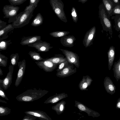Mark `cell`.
<instances>
[{
	"label": "cell",
	"instance_id": "1",
	"mask_svg": "<svg viewBox=\"0 0 120 120\" xmlns=\"http://www.w3.org/2000/svg\"><path fill=\"white\" fill-rule=\"evenodd\" d=\"M49 92L48 90L40 88H30L17 96L16 98L20 101L32 102L41 98Z\"/></svg>",
	"mask_w": 120,
	"mask_h": 120
},
{
	"label": "cell",
	"instance_id": "2",
	"mask_svg": "<svg viewBox=\"0 0 120 120\" xmlns=\"http://www.w3.org/2000/svg\"><path fill=\"white\" fill-rule=\"evenodd\" d=\"M34 11H24L16 15V20L12 24L15 28H21L28 24L33 16Z\"/></svg>",
	"mask_w": 120,
	"mask_h": 120
},
{
	"label": "cell",
	"instance_id": "3",
	"mask_svg": "<svg viewBox=\"0 0 120 120\" xmlns=\"http://www.w3.org/2000/svg\"><path fill=\"white\" fill-rule=\"evenodd\" d=\"M49 2L54 12L57 17L62 21L67 22L64 10V4L61 0H50Z\"/></svg>",
	"mask_w": 120,
	"mask_h": 120
},
{
	"label": "cell",
	"instance_id": "4",
	"mask_svg": "<svg viewBox=\"0 0 120 120\" xmlns=\"http://www.w3.org/2000/svg\"><path fill=\"white\" fill-rule=\"evenodd\" d=\"M18 6L11 5H6L4 6L3 9V12L4 16V18L9 19L8 23L12 22L14 18L17 15L19 9Z\"/></svg>",
	"mask_w": 120,
	"mask_h": 120
},
{
	"label": "cell",
	"instance_id": "5",
	"mask_svg": "<svg viewBox=\"0 0 120 120\" xmlns=\"http://www.w3.org/2000/svg\"><path fill=\"white\" fill-rule=\"evenodd\" d=\"M99 15L101 23L107 28L109 29L111 28L112 25L109 17L103 3L99 5Z\"/></svg>",
	"mask_w": 120,
	"mask_h": 120
},
{
	"label": "cell",
	"instance_id": "6",
	"mask_svg": "<svg viewBox=\"0 0 120 120\" xmlns=\"http://www.w3.org/2000/svg\"><path fill=\"white\" fill-rule=\"evenodd\" d=\"M59 49L64 55L69 63L73 64L76 67L79 68L80 66L79 57L77 54L67 49L60 48Z\"/></svg>",
	"mask_w": 120,
	"mask_h": 120
},
{
	"label": "cell",
	"instance_id": "7",
	"mask_svg": "<svg viewBox=\"0 0 120 120\" xmlns=\"http://www.w3.org/2000/svg\"><path fill=\"white\" fill-rule=\"evenodd\" d=\"M35 62L39 68L47 72L53 71L59 65L45 59L40 61H36Z\"/></svg>",
	"mask_w": 120,
	"mask_h": 120
},
{
	"label": "cell",
	"instance_id": "8",
	"mask_svg": "<svg viewBox=\"0 0 120 120\" xmlns=\"http://www.w3.org/2000/svg\"><path fill=\"white\" fill-rule=\"evenodd\" d=\"M27 45L29 47L35 48L37 50V51L40 52H47L53 47L50 46L49 43L43 41L41 40L37 41Z\"/></svg>",
	"mask_w": 120,
	"mask_h": 120
},
{
	"label": "cell",
	"instance_id": "9",
	"mask_svg": "<svg viewBox=\"0 0 120 120\" xmlns=\"http://www.w3.org/2000/svg\"><path fill=\"white\" fill-rule=\"evenodd\" d=\"M9 71L6 77L3 79H0V86L5 90L10 87L12 82L14 67L10 64L8 67Z\"/></svg>",
	"mask_w": 120,
	"mask_h": 120
},
{
	"label": "cell",
	"instance_id": "10",
	"mask_svg": "<svg viewBox=\"0 0 120 120\" xmlns=\"http://www.w3.org/2000/svg\"><path fill=\"white\" fill-rule=\"evenodd\" d=\"M96 32V28L95 26H94L86 33L83 41V44L86 48L92 45L95 36Z\"/></svg>",
	"mask_w": 120,
	"mask_h": 120
},
{
	"label": "cell",
	"instance_id": "11",
	"mask_svg": "<svg viewBox=\"0 0 120 120\" xmlns=\"http://www.w3.org/2000/svg\"><path fill=\"white\" fill-rule=\"evenodd\" d=\"M75 106L79 109L80 112H84L86 113L89 116H91L94 118L98 117L100 116L99 113L88 108L80 102L75 101Z\"/></svg>",
	"mask_w": 120,
	"mask_h": 120
},
{
	"label": "cell",
	"instance_id": "12",
	"mask_svg": "<svg viewBox=\"0 0 120 120\" xmlns=\"http://www.w3.org/2000/svg\"><path fill=\"white\" fill-rule=\"evenodd\" d=\"M18 63L19 70L15 84V86L16 87L19 86L22 79L26 66V60L25 59L18 62Z\"/></svg>",
	"mask_w": 120,
	"mask_h": 120
},
{
	"label": "cell",
	"instance_id": "13",
	"mask_svg": "<svg viewBox=\"0 0 120 120\" xmlns=\"http://www.w3.org/2000/svg\"><path fill=\"white\" fill-rule=\"evenodd\" d=\"M74 65L69 63L68 65L62 70L57 72L56 76L60 78H64L75 73L76 72V68L74 67Z\"/></svg>",
	"mask_w": 120,
	"mask_h": 120
},
{
	"label": "cell",
	"instance_id": "14",
	"mask_svg": "<svg viewBox=\"0 0 120 120\" xmlns=\"http://www.w3.org/2000/svg\"><path fill=\"white\" fill-rule=\"evenodd\" d=\"M104 85L107 93L111 95H112L115 93L116 86L110 77L106 76L105 78Z\"/></svg>",
	"mask_w": 120,
	"mask_h": 120
},
{
	"label": "cell",
	"instance_id": "15",
	"mask_svg": "<svg viewBox=\"0 0 120 120\" xmlns=\"http://www.w3.org/2000/svg\"><path fill=\"white\" fill-rule=\"evenodd\" d=\"M26 115L34 116L41 120H52L51 118L45 112L40 110H31L25 111Z\"/></svg>",
	"mask_w": 120,
	"mask_h": 120
},
{
	"label": "cell",
	"instance_id": "16",
	"mask_svg": "<svg viewBox=\"0 0 120 120\" xmlns=\"http://www.w3.org/2000/svg\"><path fill=\"white\" fill-rule=\"evenodd\" d=\"M68 97V94L65 93H56L55 95L48 98L44 102L45 104H53Z\"/></svg>",
	"mask_w": 120,
	"mask_h": 120
},
{
	"label": "cell",
	"instance_id": "17",
	"mask_svg": "<svg viewBox=\"0 0 120 120\" xmlns=\"http://www.w3.org/2000/svg\"><path fill=\"white\" fill-rule=\"evenodd\" d=\"M93 81L92 78L89 76H83L78 85L79 89L82 91L88 90V87L91 85Z\"/></svg>",
	"mask_w": 120,
	"mask_h": 120
},
{
	"label": "cell",
	"instance_id": "18",
	"mask_svg": "<svg viewBox=\"0 0 120 120\" xmlns=\"http://www.w3.org/2000/svg\"><path fill=\"white\" fill-rule=\"evenodd\" d=\"M76 39L73 35L65 36L61 37L60 43L64 47H71L74 46V43Z\"/></svg>",
	"mask_w": 120,
	"mask_h": 120
},
{
	"label": "cell",
	"instance_id": "19",
	"mask_svg": "<svg viewBox=\"0 0 120 120\" xmlns=\"http://www.w3.org/2000/svg\"><path fill=\"white\" fill-rule=\"evenodd\" d=\"M41 39V36L38 35L24 37L22 38L20 44L22 45H27Z\"/></svg>",
	"mask_w": 120,
	"mask_h": 120
},
{
	"label": "cell",
	"instance_id": "20",
	"mask_svg": "<svg viewBox=\"0 0 120 120\" xmlns=\"http://www.w3.org/2000/svg\"><path fill=\"white\" fill-rule=\"evenodd\" d=\"M14 28L12 24H10L6 25L3 28L0 30V40L7 38L8 37L7 35L8 33Z\"/></svg>",
	"mask_w": 120,
	"mask_h": 120
},
{
	"label": "cell",
	"instance_id": "21",
	"mask_svg": "<svg viewBox=\"0 0 120 120\" xmlns=\"http://www.w3.org/2000/svg\"><path fill=\"white\" fill-rule=\"evenodd\" d=\"M66 103L65 101L62 100L52 106V109L55 111L57 115H60L64 111Z\"/></svg>",
	"mask_w": 120,
	"mask_h": 120
},
{
	"label": "cell",
	"instance_id": "22",
	"mask_svg": "<svg viewBox=\"0 0 120 120\" xmlns=\"http://www.w3.org/2000/svg\"><path fill=\"white\" fill-rule=\"evenodd\" d=\"M115 48L112 46L110 47L108 52V66L109 69L111 70L113 64L115 56Z\"/></svg>",
	"mask_w": 120,
	"mask_h": 120
},
{
	"label": "cell",
	"instance_id": "23",
	"mask_svg": "<svg viewBox=\"0 0 120 120\" xmlns=\"http://www.w3.org/2000/svg\"><path fill=\"white\" fill-rule=\"evenodd\" d=\"M103 4L109 16L112 15V11L114 8L112 0H102Z\"/></svg>",
	"mask_w": 120,
	"mask_h": 120
},
{
	"label": "cell",
	"instance_id": "24",
	"mask_svg": "<svg viewBox=\"0 0 120 120\" xmlns=\"http://www.w3.org/2000/svg\"><path fill=\"white\" fill-rule=\"evenodd\" d=\"M45 59L58 64L67 60L66 57H64L63 55L60 54H55L53 56Z\"/></svg>",
	"mask_w": 120,
	"mask_h": 120
},
{
	"label": "cell",
	"instance_id": "25",
	"mask_svg": "<svg viewBox=\"0 0 120 120\" xmlns=\"http://www.w3.org/2000/svg\"><path fill=\"white\" fill-rule=\"evenodd\" d=\"M113 70L114 72V76L118 82L120 80V59L117 62L115 63Z\"/></svg>",
	"mask_w": 120,
	"mask_h": 120
},
{
	"label": "cell",
	"instance_id": "26",
	"mask_svg": "<svg viewBox=\"0 0 120 120\" xmlns=\"http://www.w3.org/2000/svg\"><path fill=\"white\" fill-rule=\"evenodd\" d=\"M43 18L42 15L40 13H38L33 19L31 25L33 26H38L43 23Z\"/></svg>",
	"mask_w": 120,
	"mask_h": 120
},
{
	"label": "cell",
	"instance_id": "27",
	"mask_svg": "<svg viewBox=\"0 0 120 120\" xmlns=\"http://www.w3.org/2000/svg\"><path fill=\"white\" fill-rule=\"evenodd\" d=\"M28 54L31 59L34 61H40L45 59L41 56L40 53H38L35 51H30L28 53Z\"/></svg>",
	"mask_w": 120,
	"mask_h": 120
},
{
	"label": "cell",
	"instance_id": "28",
	"mask_svg": "<svg viewBox=\"0 0 120 120\" xmlns=\"http://www.w3.org/2000/svg\"><path fill=\"white\" fill-rule=\"evenodd\" d=\"M70 33L67 31H59L53 32L50 33L49 34L55 38L62 37L66 36Z\"/></svg>",
	"mask_w": 120,
	"mask_h": 120
},
{
	"label": "cell",
	"instance_id": "29",
	"mask_svg": "<svg viewBox=\"0 0 120 120\" xmlns=\"http://www.w3.org/2000/svg\"><path fill=\"white\" fill-rule=\"evenodd\" d=\"M0 51L6 50L8 46L12 43L11 40H0Z\"/></svg>",
	"mask_w": 120,
	"mask_h": 120
},
{
	"label": "cell",
	"instance_id": "30",
	"mask_svg": "<svg viewBox=\"0 0 120 120\" xmlns=\"http://www.w3.org/2000/svg\"><path fill=\"white\" fill-rule=\"evenodd\" d=\"M10 58L11 61L10 64L14 67L18 63L19 58V54L17 53H13L10 55Z\"/></svg>",
	"mask_w": 120,
	"mask_h": 120
},
{
	"label": "cell",
	"instance_id": "31",
	"mask_svg": "<svg viewBox=\"0 0 120 120\" xmlns=\"http://www.w3.org/2000/svg\"><path fill=\"white\" fill-rule=\"evenodd\" d=\"M11 112V109L7 107L0 106V116H6L10 114Z\"/></svg>",
	"mask_w": 120,
	"mask_h": 120
},
{
	"label": "cell",
	"instance_id": "32",
	"mask_svg": "<svg viewBox=\"0 0 120 120\" xmlns=\"http://www.w3.org/2000/svg\"><path fill=\"white\" fill-rule=\"evenodd\" d=\"M8 58L0 53V66L6 67L8 63Z\"/></svg>",
	"mask_w": 120,
	"mask_h": 120
},
{
	"label": "cell",
	"instance_id": "33",
	"mask_svg": "<svg viewBox=\"0 0 120 120\" xmlns=\"http://www.w3.org/2000/svg\"><path fill=\"white\" fill-rule=\"evenodd\" d=\"M71 14L73 21L76 23L78 19V14L76 9L73 7H72L71 9Z\"/></svg>",
	"mask_w": 120,
	"mask_h": 120
},
{
	"label": "cell",
	"instance_id": "34",
	"mask_svg": "<svg viewBox=\"0 0 120 120\" xmlns=\"http://www.w3.org/2000/svg\"><path fill=\"white\" fill-rule=\"evenodd\" d=\"M69 63L67 60L59 64L58 68L56 70L57 72H58L67 66L69 64Z\"/></svg>",
	"mask_w": 120,
	"mask_h": 120
},
{
	"label": "cell",
	"instance_id": "35",
	"mask_svg": "<svg viewBox=\"0 0 120 120\" xmlns=\"http://www.w3.org/2000/svg\"><path fill=\"white\" fill-rule=\"evenodd\" d=\"M10 4L16 6L23 4L26 0H8Z\"/></svg>",
	"mask_w": 120,
	"mask_h": 120
},
{
	"label": "cell",
	"instance_id": "36",
	"mask_svg": "<svg viewBox=\"0 0 120 120\" xmlns=\"http://www.w3.org/2000/svg\"><path fill=\"white\" fill-rule=\"evenodd\" d=\"M112 15H120V5H117L113 8Z\"/></svg>",
	"mask_w": 120,
	"mask_h": 120
},
{
	"label": "cell",
	"instance_id": "37",
	"mask_svg": "<svg viewBox=\"0 0 120 120\" xmlns=\"http://www.w3.org/2000/svg\"><path fill=\"white\" fill-rule=\"evenodd\" d=\"M37 117L30 115H26L25 116L22 120H35Z\"/></svg>",
	"mask_w": 120,
	"mask_h": 120
},
{
	"label": "cell",
	"instance_id": "38",
	"mask_svg": "<svg viewBox=\"0 0 120 120\" xmlns=\"http://www.w3.org/2000/svg\"><path fill=\"white\" fill-rule=\"evenodd\" d=\"M2 87L0 86V96L2 98L8 100L9 99L7 97Z\"/></svg>",
	"mask_w": 120,
	"mask_h": 120
},
{
	"label": "cell",
	"instance_id": "39",
	"mask_svg": "<svg viewBox=\"0 0 120 120\" xmlns=\"http://www.w3.org/2000/svg\"><path fill=\"white\" fill-rule=\"evenodd\" d=\"M115 20L118 27L120 29V15H115Z\"/></svg>",
	"mask_w": 120,
	"mask_h": 120
},
{
	"label": "cell",
	"instance_id": "40",
	"mask_svg": "<svg viewBox=\"0 0 120 120\" xmlns=\"http://www.w3.org/2000/svg\"><path fill=\"white\" fill-rule=\"evenodd\" d=\"M37 6L35 5H30L26 6L24 9V11L33 10L34 11Z\"/></svg>",
	"mask_w": 120,
	"mask_h": 120
},
{
	"label": "cell",
	"instance_id": "41",
	"mask_svg": "<svg viewBox=\"0 0 120 120\" xmlns=\"http://www.w3.org/2000/svg\"><path fill=\"white\" fill-rule=\"evenodd\" d=\"M40 0H29V4L34 5L37 6Z\"/></svg>",
	"mask_w": 120,
	"mask_h": 120
},
{
	"label": "cell",
	"instance_id": "42",
	"mask_svg": "<svg viewBox=\"0 0 120 120\" xmlns=\"http://www.w3.org/2000/svg\"><path fill=\"white\" fill-rule=\"evenodd\" d=\"M6 22L0 20V30L2 29L5 27L6 25Z\"/></svg>",
	"mask_w": 120,
	"mask_h": 120
},
{
	"label": "cell",
	"instance_id": "43",
	"mask_svg": "<svg viewBox=\"0 0 120 120\" xmlns=\"http://www.w3.org/2000/svg\"><path fill=\"white\" fill-rule=\"evenodd\" d=\"M116 107V108L117 109H120V97L117 100Z\"/></svg>",
	"mask_w": 120,
	"mask_h": 120
},
{
	"label": "cell",
	"instance_id": "44",
	"mask_svg": "<svg viewBox=\"0 0 120 120\" xmlns=\"http://www.w3.org/2000/svg\"><path fill=\"white\" fill-rule=\"evenodd\" d=\"M113 1L114 8L117 5H120L119 0H112Z\"/></svg>",
	"mask_w": 120,
	"mask_h": 120
},
{
	"label": "cell",
	"instance_id": "45",
	"mask_svg": "<svg viewBox=\"0 0 120 120\" xmlns=\"http://www.w3.org/2000/svg\"><path fill=\"white\" fill-rule=\"evenodd\" d=\"M87 0H79L78 2H81L82 4H83L87 2Z\"/></svg>",
	"mask_w": 120,
	"mask_h": 120
},
{
	"label": "cell",
	"instance_id": "46",
	"mask_svg": "<svg viewBox=\"0 0 120 120\" xmlns=\"http://www.w3.org/2000/svg\"><path fill=\"white\" fill-rule=\"evenodd\" d=\"M0 102L6 104H8V103L7 101L4 100H2L1 99H0Z\"/></svg>",
	"mask_w": 120,
	"mask_h": 120
},
{
	"label": "cell",
	"instance_id": "47",
	"mask_svg": "<svg viewBox=\"0 0 120 120\" xmlns=\"http://www.w3.org/2000/svg\"><path fill=\"white\" fill-rule=\"evenodd\" d=\"M3 75V71L0 68V75L1 76Z\"/></svg>",
	"mask_w": 120,
	"mask_h": 120
}]
</instances>
